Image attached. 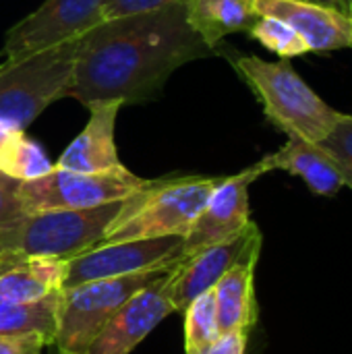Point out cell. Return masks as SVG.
<instances>
[{
	"instance_id": "6da1fadb",
	"label": "cell",
	"mask_w": 352,
	"mask_h": 354,
	"mask_svg": "<svg viewBox=\"0 0 352 354\" xmlns=\"http://www.w3.org/2000/svg\"><path fill=\"white\" fill-rule=\"evenodd\" d=\"M216 54L187 21L185 4L102 21L81 35L66 97L87 106L154 100L187 62Z\"/></svg>"
},
{
	"instance_id": "7a4b0ae2",
	"label": "cell",
	"mask_w": 352,
	"mask_h": 354,
	"mask_svg": "<svg viewBox=\"0 0 352 354\" xmlns=\"http://www.w3.org/2000/svg\"><path fill=\"white\" fill-rule=\"evenodd\" d=\"M222 176H176L147 180L122 199L120 212L108 226L100 245L185 236L207 203Z\"/></svg>"
},
{
	"instance_id": "3957f363",
	"label": "cell",
	"mask_w": 352,
	"mask_h": 354,
	"mask_svg": "<svg viewBox=\"0 0 352 354\" xmlns=\"http://www.w3.org/2000/svg\"><path fill=\"white\" fill-rule=\"evenodd\" d=\"M232 64L261 102L268 120L288 137L322 143L342 116L284 58L268 62L259 56H237Z\"/></svg>"
},
{
	"instance_id": "277c9868",
	"label": "cell",
	"mask_w": 352,
	"mask_h": 354,
	"mask_svg": "<svg viewBox=\"0 0 352 354\" xmlns=\"http://www.w3.org/2000/svg\"><path fill=\"white\" fill-rule=\"evenodd\" d=\"M120 205L122 201H112L91 209L23 214L19 220L0 228V261H68L102 243Z\"/></svg>"
},
{
	"instance_id": "5b68a950",
	"label": "cell",
	"mask_w": 352,
	"mask_h": 354,
	"mask_svg": "<svg viewBox=\"0 0 352 354\" xmlns=\"http://www.w3.org/2000/svg\"><path fill=\"white\" fill-rule=\"evenodd\" d=\"M81 37L0 66V120L25 131L48 106L66 97Z\"/></svg>"
},
{
	"instance_id": "8992f818",
	"label": "cell",
	"mask_w": 352,
	"mask_h": 354,
	"mask_svg": "<svg viewBox=\"0 0 352 354\" xmlns=\"http://www.w3.org/2000/svg\"><path fill=\"white\" fill-rule=\"evenodd\" d=\"M172 268L141 272L122 278L93 280L73 288H62L54 346L62 353L85 354L100 330L133 295H137L160 276L168 274Z\"/></svg>"
},
{
	"instance_id": "52a82bcc",
	"label": "cell",
	"mask_w": 352,
	"mask_h": 354,
	"mask_svg": "<svg viewBox=\"0 0 352 354\" xmlns=\"http://www.w3.org/2000/svg\"><path fill=\"white\" fill-rule=\"evenodd\" d=\"M147 180L129 168L106 174H83L52 168L48 174L19 185V201L25 214L58 209H91L112 201H122L139 191Z\"/></svg>"
},
{
	"instance_id": "ba28073f",
	"label": "cell",
	"mask_w": 352,
	"mask_h": 354,
	"mask_svg": "<svg viewBox=\"0 0 352 354\" xmlns=\"http://www.w3.org/2000/svg\"><path fill=\"white\" fill-rule=\"evenodd\" d=\"M261 243V230L251 220V224L234 239L187 255L176 268H172L162 286L174 313H183L197 297L214 290L234 266L247 259H259Z\"/></svg>"
},
{
	"instance_id": "9c48e42d",
	"label": "cell",
	"mask_w": 352,
	"mask_h": 354,
	"mask_svg": "<svg viewBox=\"0 0 352 354\" xmlns=\"http://www.w3.org/2000/svg\"><path fill=\"white\" fill-rule=\"evenodd\" d=\"M183 236H160L98 245L66 261L64 288L172 268L183 261Z\"/></svg>"
},
{
	"instance_id": "30bf717a",
	"label": "cell",
	"mask_w": 352,
	"mask_h": 354,
	"mask_svg": "<svg viewBox=\"0 0 352 354\" xmlns=\"http://www.w3.org/2000/svg\"><path fill=\"white\" fill-rule=\"evenodd\" d=\"M106 0H44L15 23L4 39V62L19 60L44 48L81 37L100 25Z\"/></svg>"
},
{
	"instance_id": "8fae6325",
	"label": "cell",
	"mask_w": 352,
	"mask_h": 354,
	"mask_svg": "<svg viewBox=\"0 0 352 354\" xmlns=\"http://www.w3.org/2000/svg\"><path fill=\"white\" fill-rule=\"evenodd\" d=\"M263 174L268 172L259 160L239 174L222 176L193 226L183 236V259L205 247L234 239L251 224L249 187Z\"/></svg>"
},
{
	"instance_id": "7c38bea8",
	"label": "cell",
	"mask_w": 352,
	"mask_h": 354,
	"mask_svg": "<svg viewBox=\"0 0 352 354\" xmlns=\"http://www.w3.org/2000/svg\"><path fill=\"white\" fill-rule=\"evenodd\" d=\"M168 274L133 295L100 330L85 354H131L164 317L174 313L162 288Z\"/></svg>"
},
{
	"instance_id": "4fadbf2b",
	"label": "cell",
	"mask_w": 352,
	"mask_h": 354,
	"mask_svg": "<svg viewBox=\"0 0 352 354\" xmlns=\"http://www.w3.org/2000/svg\"><path fill=\"white\" fill-rule=\"evenodd\" d=\"M89 110V120L83 131L68 143L62 151L56 168L83 172V174H106V172H120L127 166L118 158V147L114 139L118 110L122 108L120 102H93L85 106Z\"/></svg>"
},
{
	"instance_id": "5bb4252c",
	"label": "cell",
	"mask_w": 352,
	"mask_h": 354,
	"mask_svg": "<svg viewBox=\"0 0 352 354\" xmlns=\"http://www.w3.org/2000/svg\"><path fill=\"white\" fill-rule=\"evenodd\" d=\"M259 17H276L288 23L307 44L309 52L326 54L352 48V21L349 15L303 0H253Z\"/></svg>"
},
{
	"instance_id": "9a60e30c",
	"label": "cell",
	"mask_w": 352,
	"mask_h": 354,
	"mask_svg": "<svg viewBox=\"0 0 352 354\" xmlns=\"http://www.w3.org/2000/svg\"><path fill=\"white\" fill-rule=\"evenodd\" d=\"M266 172L286 170L305 180V185L322 197H334L344 187V178L332 156L319 145L299 137L288 141L274 153L261 158Z\"/></svg>"
},
{
	"instance_id": "2e32d148",
	"label": "cell",
	"mask_w": 352,
	"mask_h": 354,
	"mask_svg": "<svg viewBox=\"0 0 352 354\" xmlns=\"http://www.w3.org/2000/svg\"><path fill=\"white\" fill-rule=\"evenodd\" d=\"M66 261L15 259L0 261V299L10 303H37L64 288Z\"/></svg>"
},
{
	"instance_id": "e0dca14e",
	"label": "cell",
	"mask_w": 352,
	"mask_h": 354,
	"mask_svg": "<svg viewBox=\"0 0 352 354\" xmlns=\"http://www.w3.org/2000/svg\"><path fill=\"white\" fill-rule=\"evenodd\" d=\"M259 259H247L234 266L216 284V313L220 334L249 332L257 322L255 266Z\"/></svg>"
},
{
	"instance_id": "ac0fdd59",
	"label": "cell",
	"mask_w": 352,
	"mask_h": 354,
	"mask_svg": "<svg viewBox=\"0 0 352 354\" xmlns=\"http://www.w3.org/2000/svg\"><path fill=\"white\" fill-rule=\"evenodd\" d=\"M189 25L216 50L218 44L239 31H249L259 19L253 0H185Z\"/></svg>"
},
{
	"instance_id": "d6986e66",
	"label": "cell",
	"mask_w": 352,
	"mask_h": 354,
	"mask_svg": "<svg viewBox=\"0 0 352 354\" xmlns=\"http://www.w3.org/2000/svg\"><path fill=\"white\" fill-rule=\"evenodd\" d=\"M58 303L60 292L37 303H10L0 299V336H37L52 346L58 328Z\"/></svg>"
},
{
	"instance_id": "ffe728a7",
	"label": "cell",
	"mask_w": 352,
	"mask_h": 354,
	"mask_svg": "<svg viewBox=\"0 0 352 354\" xmlns=\"http://www.w3.org/2000/svg\"><path fill=\"white\" fill-rule=\"evenodd\" d=\"M52 168L54 164L48 160L41 145L29 139L25 131L15 129L0 147V172L19 183L39 178Z\"/></svg>"
},
{
	"instance_id": "44dd1931",
	"label": "cell",
	"mask_w": 352,
	"mask_h": 354,
	"mask_svg": "<svg viewBox=\"0 0 352 354\" xmlns=\"http://www.w3.org/2000/svg\"><path fill=\"white\" fill-rule=\"evenodd\" d=\"M185 354H199L220 336L214 290L197 297L185 311Z\"/></svg>"
},
{
	"instance_id": "7402d4cb",
	"label": "cell",
	"mask_w": 352,
	"mask_h": 354,
	"mask_svg": "<svg viewBox=\"0 0 352 354\" xmlns=\"http://www.w3.org/2000/svg\"><path fill=\"white\" fill-rule=\"evenodd\" d=\"M249 35L253 39H257L263 48L276 52L284 60L309 52L305 39L288 23H284L276 17H259L253 23V27L249 29Z\"/></svg>"
},
{
	"instance_id": "603a6c76",
	"label": "cell",
	"mask_w": 352,
	"mask_h": 354,
	"mask_svg": "<svg viewBox=\"0 0 352 354\" xmlns=\"http://www.w3.org/2000/svg\"><path fill=\"white\" fill-rule=\"evenodd\" d=\"M336 162L344 187L352 189V114H342L332 133L319 143Z\"/></svg>"
},
{
	"instance_id": "cb8c5ba5",
	"label": "cell",
	"mask_w": 352,
	"mask_h": 354,
	"mask_svg": "<svg viewBox=\"0 0 352 354\" xmlns=\"http://www.w3.org/2000/svg\"><path fill=\"white\" fill-rule=\"evenodd\" d=\"M19 180L0 172V228L25 214L19 201Z\"/></svg>"
},
{
	"instance_id": "d4e9b609",
	"label": "cell",
	"mask_w": 352,
	"mask_h": 354,
	"mask_svg": "<svg viewBox=\"0 0 352 354\" xmlns=\"http://www.w3.org/2000/svg\"><path fill=\"white\" fill-rule=\"evenodd\" d=\"M174 2H185V0H106L102 19L108 21V19H116V17H124V15L145 12V10H154V8L174 4Z\"/></svg>"
},
{
	"instance_id": "484cf974",
	"label": "cell",
	"mask_w": 352,
	"mask_h": 354,
	"mask_svg": "<svg viewBox=\"0 0 352 354\" xmlns=\"http://www.w3.org/2000/svg\"><path fill=\"white\" fill-rule=\"evenodd\" d=\"M247 340L249 332H226L199 354H247Z\"/></svg>"
},
{
	"instance_id": "4316f807",
	"label": "cell",
	"mask_w": 352,
	"mask_h": 354,
	"mask_svg": "<svg viewBox=\"0 0 352 354\" xmlns=\"http://www.w3.org/2000/svg\"><path fill=\"white\" fill-rule=\"evenodd\" d=\"M46 346L48 342L37 336H23V338L0 336V354H44Z\"/></svg>"
},
{
	"instance_id": "83f0119b",
	"label": "cell",
	"mask_w": 352,
	"mask_h": 354,
	"mask_svg": "<svg viewBox=\"0 0 352 354\" xmlns=\"http://www.w3.org/2000/svg\"><path fill=\"white\" fill-rule=\"evenodd\" d=\"M303 2L322 4V6H328V8L340 10V12H344V15H349V10H351V0H303Z\"/></svg>"
},
{
	"instance_id": "f1b7e54d",
	"label": "cell",
	"mask_w": 352,
	"mask_h": 354,
	"mask_svg": "<svg viewBox=\"0 0 352 354\" xmlns=\"http://www.w3.org/2000/svg\"><path fill=\"white\" fill-rule=\"evenodd\" d=\"M12 131H15V129H12L10 124H6V122H2V120H0V147L4 145L6 137H8V135H10Z\"/></svg>"
},
{
	"instance_id": "f546056e",
	"label": "cell",
	"mask_w": 352,
	"mask_h": 354,
	"mask_svg": "<svg viewBox=\"0 0 352 354\" xmlns=\"http://www.w3.org/2000/svg\"><path fill=\"white\" fill-rule=\"evenodd\" d=\"M349 17H351V21H352V0H351V10H349Z\"/></svg>"
},
{
	"instance_id": "4dcf8cb0",
	"label": "cell",
	"mask_w": 352,
	"mask_h": 354,
	"mask_svg": "<svg viewBox=\"0 0 352 354\" xmlns=\"http://www.w3.org/2000/svg\"><path fill=\"white\" fill-rule=\"evenodd\" d=\"M58 354H75V353H62V351H58Z\"/></svg>"
}]
</instances>
